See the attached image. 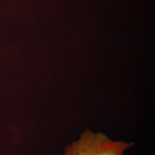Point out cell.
Here are the masks:
<instances>
[{
  "mask_svg": "<svg viewBox=\"0 0 155 155\" xmlns=\"http://www.w3.org/2000/svg\"><path fill=\"white\" fill-rule=\"evenodd\" d=\"M133 142L113 140L101 132L87 129L66 147L62 155H124Z\"/></svg>",
  "mask_w": 155,
  "mask_h": 155,
  "instance_id": "cell-1",
  "label": "cell"
}]
</instances>
